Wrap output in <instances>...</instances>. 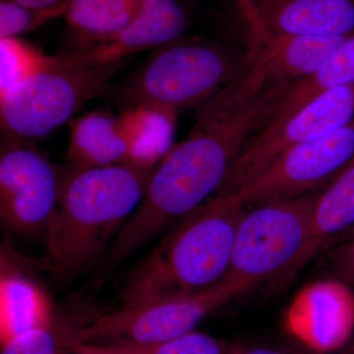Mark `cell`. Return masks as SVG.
<instances>
[{
	"instance_id": "cell-8",
	"label": "cell",
	"mask_w": 354,
	"mask_h": 354,
	"mask_svg": "<svg viewBox=\"0 0 354 354\" xmlns=\"http://www.w3.org/2000/svg\"><path fill=\"white\" fill-rule=\"evenodd\" d=\"M353 156L354 120L322 138L290 147L241 187L223 195L246 207L322 192Z\"/></svg>"
},
{
	"instance_id": "cell-16",
	"label": "cell",
	"mask_w": 354,
	"mask_h": 354,
	"mask_svg": "<svg viewBox=\"0 0 354 354\" xmlns=\"http://www.w3.org/2000/svg\"><path fill=\"white\" fill-rule=\"evenodd\" d=\"M53 321L48 295L34 279L1 259L0 339L2 344L29 330L48 327Z\"/></svg>"
},
{
	"instance_id": "cell-4",
	"label": "cell",
	"mask_w": 354,
	"mask_h": 354,
	"mask_svg": "<svg viewBox=\"0 0 354 354\" xmlns=\"http://www.w3.org/2000/svg\"><path fill=\"white\" fill-rule=\"evenodd\" d=\"M247 53L202 38H180L153 51L121 90L125 106L177 114L198 108L245 74Z\"/></svg>"
},
{
	"instance_id": "cell-19",
	"label": "cell",
	"mask_w": 354,
	"mask_h": 354,
	"mask_svg": "<svg viewBox=\"0 0 354 354\" xmlns=\"http://www.w3.org/2000/svg\"><path fill=\"white\" fill-rule=\"evenodd\" d=\"M354 227V156L339 176L319 194L314 235L319 249Z\"/></svg>"
},
{
	"instance_id": "cell-31",
	"label": "cell",
	"mask_w": 354,
	"mask_h": 354,
	"mask_svg": "<svg viewBox=\"0 0 354 354\" xmlns=\"http://www.w3.org/2000/svg\"><path fill=\"white\" fill-rule=\"evenodd\" d=\"M74 354H99L93 353H86V351H73Z\"/></svg>"
},
{
	"instance_id": "cell-10",
	"label": "cell",
	"mask_w": 354,
	"mask_h": 354,
	"mask_svg": "<svg viewBox=\"0 0 354 354\" xmlns=\"http://www.w3.org/2000/svg\"><path fill=\"white\" fill-rule=\"evenodd\" d=\"M62 176L35 143L3 137L0 147V218L18 234L46 230Z\"/></svg>"
},
{
	"instance_id": "cell-27",
	"label": "cell",
	"mask_w": 354,
	"mask_h": 354,
	"mask_svg": "<svg viewBox=\"0 0 354 354\" xmlns=\"http://www.w3.org/2000/svg\"><path fill=\"white\" fill-rule=\"evenodd\" d=\"M22 6L35 7V8H50L57 6L64 0H13Z\"/></svg>"
},
{
	"instance_id": "cell-28",
	"label": "cell",
	"mask_w": 354,
	"mask_h": 354,
	"mask_svg": "<svg viewBox=\"0 0 354 354\" xmlns=\"http://www.w3.org/2000/svg\"><path fill=\"white\" fill-rule=\"evenodd\" d=\"M344 354H354V339L351 341L344 348V351H342Z\"/></svg>"
},
{
	"instance_id": "cell-2",
	"label": "cell",
	"mask_w": 354,
	"mask_h": 354,
	"mask_svg": "<svg viewBox=\"0 0 354 354\" xmlns=\"http://www.w3.org/2000/svg\"><path fill=\"white\" fill-rule=\"evenodd\" d=\"M153 171L130 162L69 169L46 228L53 271L73 274L97 260L114 230L141 202Z\"/></svg>"
},
{
	"instance_id": "cell-25",
	"label": "cell",
	"mask_w": 354,
	"mask_h": 354,
	"mask_svg": "<svg viewBox=\"0 0 354 354\" xmlns=\"http://www.w3.org/2000/svg\"><path fill=\"white\" fill-rule=\"evenodd\" d=\"M329 264L335 277L354 290V237L332 251Z\"/></svg>"
},
{
	"instance_id": "cell-7",
	"label": "cell",
	"mask_w": 354,
	"mask_h": 354,
	"mask_svg": "<svg viewBox=\"0 0 354 354\" xmlns=\"http://www.w3.org/2000/svg\"><path fill=\"white\" fill-rule=\"evenodd\" d=\"M257 286L225 276L216 285L143 304L122 306L72 330L68 348L113 342H157L193 332L214 310Z\"/></svg>"
},
{
	"instance_id": "cell-6",
	"label": "cell",
	"mask_w": 354,
	"mask_h": 354,
	"mask_svg": "<svg viewBox=\"0 0 354 354\" xmlns=\"http://www.w3.org/2000/svg\"><path fill=\"white\" fill-rule=\"evenodd\" d=\"M59 62L0 95L2 136L35 142L50 136L84 104L102 94L122 64Z\"/></svg>"
},
{
	"instance_id": "cell-20",
	"label": "cell",
	"mask_w": 354,
	"mask_h": 354,
	"mask_svg": "<svg viewBox=\"0 0 354 354\" xmlns=\"http://www.w3.org/2000/svg\"><path fill=\"white\" fill-rule=\"evenodd\" d=\"M129 108L133 147L130 164L153 169L169 153L176 114L147 106Z\"/></svg>"
},
{
	"instance_id": "cell-26",
	"label": "cell",
	"mask_w": 354,
	"mask_h": 354,
	"mask_svg": "<svg viewBox=\"0 0 354 354\" xmlns=\"http://www.w3.org/2000/svg\"><path fill=\"white\" fill-rule=\"evenodd\" d=\"M227 354H290L269 346H249V344H236L228 346Z\"/></svg>"
},
{
	"instance_id": "cell-17",
	"label": "cell",
	"mask_w": 354,
	"mask_h": 354,
	"mask_svg": "<svg viewBox=\"0 0 354 354\" xmlns=\"http://www.w3.org/2000/svg\"><path fill=\"white\" fill-rule=\"evenodd\" d=\"M143 0H71L64 17L78 48L106 43L137 15Z\"/></svg>"
},
{
	"instance_id": "cell-21",
	"label": "cell",
	"mask_w": 354,
	"mask_h": 354,
	"mask_svg": "<svg viewBox=\"0 0 354 354\" xmlns=\"http://www.w3.org/2000/svg\"><path fill=\"white\" fill-rule=\"evenodd\" d=\"M227 344L212 335L193 330L169 341L83 344L71 351L99 354H227Z\"/></svg>"
},
{
	"instance_id": "cell-11",
	"label": "cell",
	"mask_w": 354,
	"mask_h": 354,
	"mask_svg": "<svg viewBox=\"0 0 354 354\" xmlns=\"http://www.w3.org/2000/svg\"><path fill=\"white\" fill-rule=\"evenodd\" d=\"M237 3L245 19L248 41V67L237 88L246 95L311 75L349 37L278 34L261 22L249 0H237Z\"/></svg>"
},
{
	"instance_id": "cell-23",
	"label": "cell",
	"mask_w": 354,
	"mask_h": 354,
	"mask_svg": "<svg viewBox=\"0 0 354 354\" xmlns=\"http://www.w3.org/2000/svg\"><path fill=\"white\" fill-rule=\"evenodd\" d=\"M71 0H64L50 8L22 6L13 0L0 1V38L17 37L35 31L48 21L64 16Z\"/></svg>"
},
{
	"instance_id": "cell-15",
	"label": "cell",
	"mask_w": 354,
	"mask_h": 354,
	"mask_svg": "<svg viewBox=\"0 0 354 354\" xmlns=\"http://www.w3.org/2000/svg\"><path fill=\"white\" fill-rule=\"evenodd\" d=\"M69 169L108 167L129 162L133 147L129 108L120 114L99 111L70 121Z\"/></svg>"
},
{
	"instance_id": "cell-3",
	"label": "cell",
	"mask_w": 354,
	"mask_h": 354,
	"mask_svg": "<svg viewBox=\"0 0 354 354\" xmlns=\"http://www.w3.org/2000/svg\"><path fill=\"white\" fill-rule=\"evenodd\" d=\"M246 207L216 194L172 228L130 277L122 306L216 285L232 264L237 227Z\"/></svg>"
},
{
	"instance_id": "cell-13",
	"label": "cell",
	"mask_w": 354,
	"mask_h": 354,
	"mask_svg": "<svg viewBox=\"0 0 354 354\" xmlns=\"http://www.w3.org/2000/svg\"><path fill=\"white\" fill-rule=\"evenodd\" d=\"M188 25L189 15L178 0H143L134 19L113 39L64 55L74 64H120L127 55L183 38Z\"/></svg>"
},
{
	"instance_id": "cell-5",
	"label": "cell",
	"mask_w": 354,
	"mask_h": 354,
	"mask_svg": "<svg viewBox=\"0 0 354 354\" xmlns=\"http://www.w3.org/2000/svg\"><path fill=\"white\" fill-rule=\"evenodd\" d=\"M320 193L274 200L245 209L237 227L227 276L258 285L304 267L319 250L314 209Z\"/></svg>"
},
{
	"instance_id": "cell-30",
	"label": "cell",
	"mask_w": 354,
	"mask_h": 354,
	"mask_svg": "<svg viewBox=\"0 0 354 354\" xmlns=\"http://www.w3.org/2000/svg\"><path fill=\"white\" fill-rule=\"evenodd\" d=\"M351 237H354V227L348 232V239H351Z\"/></svg>"
},
{
	"instance_id": "cell-24",
	"label": "cell",
	"mask_w": 354,
	"mask_h": 354,
	"mask_svg": "<svg viewBox=\"0 0 354 354\" xmlns=\"http://www.w3.org/2000/svg\"><path fill=\"white\" fill-rule=\"evenodd\" d=\"M70 335H64L55 322L17 335L1 346V354H60L68 348Z\"/></svg>"
},
{
	"instance_id": "cell-22",
	"label": "cell",
	"mask_w": 354,
	"mask_h": 354,
	"mask_svg": "<svg viewBox=\"0 0 354 354\" xmlns=\"http://www.w3.org/2000/svg\"><path fill=\"white\" fill-rule=\"evenodd\" d=\"M59 59L60 55H46L17 37L0 38V95Z\"/></svg>"
},
{
	"instance_id": "cell-1",
	"label": "cell",
	"mask_w": 354,
	"mask_h": 354,
	"mask_svg": "<svg viewBox=\"0 0 354 354\" xmlns=\"http://www.w3.org/2000/svg\"><path fill=\"white\" fill-rule=\"evenodd\" d=\"M292 85L271 86L234 108L221 109L208 102L198 106L192 131L153 171L138 209L106 254L102 276L169 221L188 215L215 195L235 158L269 122Z\"/></svg>"
},
{
	"instance_id": "cell-18",
	"label": "cell",
	"mask_w": 354,
	"mask_h": 354,
	"mask_svg": "<svg viewBox=\"0 0 354 354\" xmlns=\"http://www.w3.org/2000/svg\"><path fill=\"white\" fill-rule=\"evenodd\" d=\"M354 82V34L311 75L293 84L262 130L283 124L305 104L326 91Z\"/></svg>"
},
{
	"instance_id": "cell-12",
	"label": "cell",
	"mask_w": 354,
	"mask_h": 354,
	"mask_svg": "<svg viewBox=\"0 0 354 354\" xmlns=\"http://www.w3.org/2000/svg\"><path fill=\"white\" fill-rule=\"evenodd\" d=\"M283 325L310 351L344 348L354 332V290L337 278L307 283L288 305Z\"/></svg>"
},
{
	"instance_id": "cell-14",
	"label": "cell",
	"mask_w": 354,
	"mask_h": 354,
	"mask_svg": "<svg viewBox=\"0 0 354 354\" xmlns=\"http://www.w3.org/2000/svg\"><path fill=\"white\" fill-rule=\"evenodd\" d=\"M256 15L278 34L341 37L354 34V0H249Z\"/></svg>"
},
{
	"instance_id": "cell-29",
	"label": "cell",
	"mask_w": 354,
	"mask_h": 354,
	"mask_svg": "<svg viewBox=\"0 0 354 354\" xmlns=\"http://www.w3.org/2000/svg\"><path fill=\"white\" fill-rule=\"evenodd\" d=\"M309 354H344L341 353H316V351H310Z\"/></svg>"
},
{
	"instance_id": "cell-9",
	"label": "cell",
	"mask_w": 354,
	"mask_h": 354,
	"mask_svg": "<svg viewBox=\"0 0 354 354\" xmlns=\"http://www.w3.org/2000/svg\"><path fill=\"white\" fill-rule=\"evenodd\" d=\"M354 120V82L326 91L283 124L254 135L216 194L234 192L290 147L322 138Z\"/></svg>"
}]
</instances>
